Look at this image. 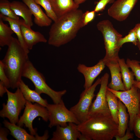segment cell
Wrapping results in <instances>:
<instances>
[{
  "label": "cell",
  "instance_id": "cell-1",
  "mask_svg": "<svg viewBox=\"0 0 140 140\" xmlns=\"http://www.w3.org/2000/svg\"><path fill=\"white\" fill-rule=\"evenodd\" d=\"M83 13L81 10L78 9L58 18L50 29L48 44L59 47L74 39L79 30L83 27Z\"/></svg>",
  "mask_w": 140,
  "mask_h": 140
},
{
  "label": "cell",
  "instance_id": "cell-2",
  "mask_svg": "<svg viewBox=\"0 0 140 140\" xmlns=\"http://www.w3.org/2000/svg\"><path fill=\"white\" fill-rule=\"evenodd\" d=\"M77 128L89 140H111L117 135L118 124L111 115L99 114L89 116Z\"/></svg>",
  "mask_w": 140,
  "mask_h": 140
},
{
  "label": "cell",
  "instance_id": "cell-3",
  "mask_svg": "<svg viewBox=\"0 0 140 140\" xmlns=\"http://www.w3.org/2000/svg\"><path fill=\"white\" fill-rule=\"evenodd\" d=\"M28 54L18 39L13 37L5 55L2 60L12 89L19 87L24 68L29 60Z\"/></svg>",
  "mask_w": 140,
  "mask_h": 140
},
{
  "label": "cell",
  "instance_id": "cell-4",
  "mask_svg": "<svg viewBox=\"0 0 140 140\" xmlns=\"http://www.w3.org/2000/svg\"><path fill=\"white\" fill-rule=\"evenodd\" d=\"M96 26L103 37L106 51L105 55L103 59L104 62L106 64L110 61H118L120 58L118 52L120 48L118 46V41L122 37V35L115 30L111 23L108 20L99 22Z\"/></svg>",
  "mask_w": 140,
  "mask_h": 140
},
{
  "label": "cell",
  "instance_id": "cell-5",
  "mask_svg": "<svg viewBox=\"0 0 140 140\" xmlns=\"http://www.w3.org/2000/svg\"><path fill=\"white\" fill-rule=\"evenodd\" d=\"M22 77L30 80L33 84L35 90L39 94L44 93L49 96L54 103L60 102L62 97L67 92L64 89L57 91L51 88L46 83L43 75L38 71L29 60L27 61L24 68Z\"/></svg>",
  "mask_w": 140,
  "mask_h": 140
},
{
  "label": "cell",
  "instance_id": "cell-6",
  "mask_svg": "<svg viewBox=\"0 0 140 140\" xmlns=\"http://www.w3.org/2000/svg\"><path fill=\"white\" fill-rule=\"evenodd\" d=\"M7 100L6 104H2L3 108L0 111V116L7 118L10 122L16 124L19 120L21 110L24 108L26 100L19 87L15 93H12L6 88Z\"/></svg>",
  "mask_w": 140,
  "mask_h": 140
},
{
  "label": "cell",
  "instance_id": "cell-7",
  "mask_svg": "<svg viewBox=\"0 0 140 140\" xmlns=\"http://www.w3.org/2000/svg\"><path fill=\"white\" fill-rule=\"evenodd\" d=\"M107 89L116 96L125 106L129 116V129L132 130L134 121L140 114V90L133 85L130 89L124 91L114 90L108 87Z\"/></svg>",
  "mask_w": 140,
  "mask_h": 140
},
{
  "label": "cell",
  "instance_id": "cell-8",
  "mask_svg": "<svg viewBox=\"0 0 140 140\" xmlns=\"http://www.w3.org/2000/svg\"><path fill=\"white\" fill-rule=\"evenodd\" d=\"M46 108L48 113L50 128L58 125L66 127L69 122L77 125L80 123L73 113L67 108L62 99L57 103L48 104Z\"/></svg>",
  "mask_w": 140,
  "mask_h": 140
},
{
  "label": "cell",
  "instance_id": "cell-9",
  "mask_svg": "<svg viewBox=\"0 0 140 140\" xmlns=\"http://www.w3.org/2000/svg\"><path fill=\"white\" fill-rule=\"evenodd\" d=\"M38 117H40L43 120L47 122L48 113L46 108L38 103L33 104L26 100L23 113L19 119L17 125L21 127L25 125L28 128L31 135H36L37 134V129L33 128L32 123L33 120Z\"/></svg>",
  "mask_w": 140,
  "mask_h": 140
},
{
  "label": "cell",
  "instance_id": "cell-10",
  "mask_svg": "<svg viewBox=\"0 0 140 140\" xmlns=\"http://www.w3.org/2000/svg\"><path fill=\"white\" fill-rule=\"evenodd\" d=\"M101 81V79L98 78L90 87L85 89L81 93L78 103L69 109L80 123L88 117L89 112L92 101L96 96L94 92L97 86L100 84Z\"/></svg>",
  "mask_w": 140,
  "mask_h": 140
},
{
  "label": "cell",
  "instance_id": "cell-11",
  "mask_svg": "<svg viewBox=\"0 0 140 140\" xmlns=\"http://www.w3.org/2000/svg\"><path fill=\"white\" fill-rule=\"evenodd\" d=\"M109 74L106 73L101 78L99 90L90 107L88 117L99 114L111 115L107 101L106 94Z\"/></svg>",
  "mask_w": 140,
  "mask_h": 140
},
{
  "label": "cell",
  "instance_id": "cell-12",
  "mask_svg": "<svg viewBox=\"0 0 140 140\" xmlns=\"http://www.w3.org/2000/svg\"><path fill=\"white\" fill-rule=\"evenodd\" d=\"M138 0H117L108 10V15L120 22L126 20Z\"/></svg>",
  "mask_w": 140,
  "mask_h": 140
},
{
  "label": "cell",
  "instance_id": "cell-13",
  "mask_svg": "<svg viewBox=\"0 0 140 140\" xmlns=\"http://www.w3.org/2000/svg\"><path fill=\"white\" fill-rule=\"evenodd\" d=\"M105 66L103 59L92 67H87L83 64H80L78 65L77 69L83 75L85 78L83 87L85 89L89 88L92 85L94 80L104 69Z\"/></svg>",
  "mask_w": 140,
  "mask_h": 140
},
{
  "label": "cell",
  "instance_id": "cell-14",
  "mask_svg": "<svg viewBox=\"0 0 140 140\" xmlns=\"http://www.w3.org/2000/svg\"><path fill=\"white\" fill-rule=\"evenodd\" d=\"M3 123L10 131L11 135L17 140H46L49 137L48 131L47 130L42 136H39L37 134L33 135L29 134L22 127L6 120H4Z\"/></svg>",
  "mask_w": 140,
  "mask_h": 140
},
{
  "label": "cell",
  "instance_id": "cell-15",
  "mask_svg": "<svg viewBox=\"0 0 140 140\" xmlns=\"http://www.w3.org/2000/svg\"><path fill=\"white\" fill-rule=\"evenodd\" d=\"M81 134L78 130L77 124L69 122L66 127L58 125L52 134L51 140H77Z\"/></svg>",
  "mask_w": 140,
  "mask_h": 140
},
{
  "label": "cell",
  "instance_id": "cell-16",
  "mask_svg": "<svg viewBox=\"0 0 140 140\" xmlns=\"http://www.w3.org/2000/svg\"><path fill=\"white\" fill-rule=\"evenodd\" d=\"M20 28L25 44L30 50L33 46L39 43H46L47 40L44 36L38 31L32 30L23 19H19Z\"/></svg>",
  "mask_w": 140,
  "mask_h": 140
},
{
  "label": "cell",
  "instance_id": "cell-17",
  "mask_svg": "<svg viewBox=\"0 0 140 140\" xmlns=\"http://www.w3.org/2000/svg\"><path fill=\"white\" fill-rule=\"evenodd\" d=\"M106 65L109 69L111 76V81L108 87L116 91L126 90L122 81L121 68L118 61H109L106 63Z\"/></svg>",
  "mask_w": 140,
  "mask_h": 140
},
{
  "label": "cell",
  "instance_id": "cell-18",
  "mask_svg": "<svg viewBox=\"0 0 140 140\" xmlns=\"http://www.w3.org/2000/svg\"><path fill=\"white\" fill-rule=\"evenodd\" d=\"M29 7L34 17V23L39 26H48L51 25L52 20L43 11L39 5L34 0H22Z\"/></svg>",
  "mask_w": 140,
  "mask_h": 140
},
{
  "label": "cell",
  "instance_id": "cell-19",
  "mask_svg": "<svg viewBox=\"0 0 140 140\" xmlns=\"http://www.w3.org/2000/svg\"><path fill=\"white\" fill-rule=\"evenodd\" d=\"M53 10L58 18L78 9L79 5L74 0H50Z\"/></svg>",
  "mask_w": 140,
  "mask_h": 140
},
{
  "label": "cell",
  "instance_id": "cell-20",
  "mask_svg": "<svg viewBox=\"0 0 140 140\" xmlns=\"http://www.w3.org/2000/svg\"><path fill=\"white\" fill-rule=\"evenodd\" d=\"M11 8L18 16L22 18L26 24L31 27L33 24L32 14L28 6L23 2L13 1L11 2Z\"/></svg>",
  "mask_w": 140,
  "mask_h": 140
},
{
  "label": "cell",
  "instance_id": "cell-21",
  "mask_svg": "<svg viewBox=\"0 0 140 140\" xmlns=\"http://www.w3.org/2000/svg\"><path fill=\"white\" fill-rule=\"evenodd\" d=\"M18 87L26 100L32 103L36 102L46 107L48 104L46 99L42 98L35 90L30 89L22 80L19 83Z\"/></svg>",
  "mask_w": 140,
  "mask_h": 140
},
{
  "label": "cell",
  "instance_id": "cell-22",
  "mask_svg": "<svg viewBox=\"0 0 140 140\" xmlns=\"http://www.w3.org/2000/svg\"><path fill=\"white\" fill-rule=\"evenodd\" d=\"M118 117V124L117 135L121 137L125 134V131L128 128L129 116V113L127 111L125 106L119 99Z\"/></svg>",
  "mask_w": 140,
  "mask_h": 140
},
{
  "label": "cell",
  "instance_id": "cell-23",
  "mask_svg": "<svg viewBox=\"0 0 140 140\" xmlns=\"http://www.w3.org/2000/svg\"><path fill=\"white\" fill-rule=\"evenodd\" d=\"M0 18L3 20L8 22L10 26L16 35L21 45L26 52L29 54V50L27 48L24 40L22 33L19 19H13L0 13Z\"/></svg>",
  "mask_w": 140,
  "mask_h": 140
},
{
  "label": "cell",
  "instance_id": "cell-24",
  "mask_svg": "<svg viewBox=\"0 0 140 140\" xmlns=\"http://www.w3.org/2000/svg\"><path fill=\"white\" fill-rule=\"evenodd\" d=\"M121 74L122 78L126 90L130 89L133 86L134 81V75L130 71L129 67L124 59L119 58L118 60Z\"/></svg>",
  "mask_w": 140,
  "mask_h": 140
},
{
  "label": "cell",
  "instance_id": "cell-25",
  "mask_svg": "<svg viewBox=\"0 0 140 140\" xmlns=\"http://www.w3.org/2000/svg\"><path fill=\"white\" fill-rule=\"evenodd\" d=\"M14 33L10 26L5 24L0 18V46L3 47L8 46L12 38V34Z\"/></svg>",
  "mask_w": 140,
  "mask_h": 140
},
{
  "label": "cell",
  "instance_id": "cell-26",
  "mask_svg": "<svg viewBox=\"0 0 140 140\" xmlns=\"http://www.w3.org/2000/svg\"><path fill=\"white\" fill-rule=\"evenodd\" d=\"M106 97L111 115L115 122L118 124V99L111 92L107 89L106 92Z\"/></svg>",
  "mask_w": 140,
  "mask_h": 140
},
{
  "label": "cell",
  "instance_id": "cell-27",
  "mask_svg": "<svg viewBox=\"0 0 140 140\" xmlns=\"http://www.w3.org/2000/svg\"><path fill=\"white\" fill-rule=\"evenodd\" d=\"M11 2L8 0H0L1 13L6 16L16 19H19L11 8Z\"/></svg>",
  "mask_w": 140,
  "mask_h": 140
},
{
  "label": "cell",
  "instance_id": "cell-28",
  "mask_svg": "<svg viewBox=\"0 0 140 140\" xmlns=\"http://www.w3.org/2000/svg\"><path fill=\"white\" fill-rule=\"evenodd\" d=\"M37 4L41 6L45 10L47 16L53 21H56L58 18L54 13L50 0H34Z\"/></svg>",
  "mask_w": 140,
  "mask_h": 140
},
{
  "label": "cell",
  "instance_id": "cell-29",
  "mask_svg": "<svg viewBox=\"0 0 140 140\" xmlns=\"http://www.w3.org/2000/svg\"><path fill=\"white\" fill-rule=\"evenodd\" d=\"M128 42H131L135 46H137L138 44V40L134 27L130 31L127 35L124 37H121L119 39L118 46L121 48L123 44Z\"/></svg>",
  "mask_w": 140,
  "mask_h": 140
},
{
  "label": "cell",
  "instance_id": "cell-30",
  "mask_svg": "<svg viewBox=\"0 0 140 140\" xmlns=\"http://www.w3.org/2000/svg\"><path fill=\"white\" fill-rule=\"evenodd\" d=\"M140 61L129 59H127L126 63L130 68L135 76L136 81H140Z\"/></svg>",
  "mask_w": 140,
  "mask_h": 140
},
{
  "label": "cell",
  "instance_id": "cell-31",
  "mask_svg": "<svg viewBox=\"0 0 140 140\" xmlns=\"http://www.w3.org/2000/svg\"><path fill=\"white\" fill-rule=\"evenodd\" d=\"M0 82L7 89L10 87L9 80L5 72L2 60L0 61Z\"/></svg>",
  "mask_w": 140,
  "mask_h": 140
},
{
  "label": "cell",
  "instance_id": "cell-32",
  "mask_svg": "<svg viewBox=\"0 0 140 140\" xmlns=\"http://www.w3.org/2000/svg\"><path fill=\"white\" fill-rule=\"evenodd\" d=\"M96 13L93 10L92 11H87L83 13L82 17V23L83 27L87 25L94 19Z\"/></svg>",
  "mask_w": 140,
  "mask_h": 140
},
{
  "label": "cell",
  "instance_id": "cell-33",
  "mask_svg": "<svg viewBox=\"0 0 140 140\" xmlns=\"http://www.w3.org/2000/svg\"><path fill=\"white\" fill-rule=\"evenodd\" d=\"M115 1V0H99L97 2L94 10L96 12L102 11L108 4L113 3Z\"/></svg>",
  "mask_w": 140,
  "mask_h": 140
},
{
  "label": "cell",
  "instance_id": "cell-34",
  "mask_svg": "<svg viewBox=\"0 0 140 140\" xmlns=\"http://www.w3.org/2000/svg\"><path fill=\"white\" fill-rule=\"evenodd\" d=\"M132 130L136 136L140 138V114L136 116L134 121Z\"/></svg>",
  "mask_w": 140,
  "mask_h": 140
},
{
  "label": "cell",
  "instance_id": "cell-35",
  "mask_svg": "<svg viewBox=\"0 0 140 140\" xmlns=\"http://www.w3.org/2000/svg\"><path fill=\"white\" fill-rule=\"evenodd\" d=\"M116 140H127L133 138V135L130 132L129 128H127L126 133L123 136L120 137L118 135H116L115 137Z\"/></svg>",
  "mask_w": 140,
  "mask_h": 140
},
{
  "label": "cell",
  "instance_id": "cell-36",
  "mask_svg": "<svg viewBox=\"0 0 140 140\" xmlns=\"http://www.w3.org/2000/svg\"><path fill=\"white\" fill-rule=\"evenodd\" d=\"M10 131L7 128L1 127L0 129V140H8L7 136L9 134Z\"/></svg>",
  "mask_w": 140,
  "mask_h": 140
},
{
  "label": "cell",
  "instance_id": "cell-37",
  "mask_svg": "<svg viewBox=\"0 0 140 140\" xmlns=\"http://www.w3.org/2000/svg\"><path fill=\"white\" fill-rule=\"evenodd\" d=\"M136 30L137 37L138 40L137 45L139 50H140V23L136 25L134 27Z\"/></svg>",
  "mask_w": 140,
  "mask_h": 140
},
{
  "label": "cell",
  "instance_id": "cell-38",
  "mask_svg": "<svg viewBox=\"0 0 140 140\" xmlns=\"http://www.w3.org/2000/svg\"><path fill=\"white\" fill-rule=\"evenodd\" d=\"M6 88L1 82H0V96L2 97L4 94L6 93Z\"/></svg>",
  "mask_w": 140,
  "mask_h": 140
},
{
  "label": "cell",
  "instance_id": "cell-39",
  "mask_svg": "<svg viewBox=\"0 0 140 140\" xmlns=\"http://www.w3.org/2000/svg\"><path fill=\"white\" fill-rule=\"evenodd\" d=\"M133 85L138 88L140 90V81L134 80Z\"/></svg>",
  "mask_w": 140,
  "mask_h": 140
},
{
  "label": "cell",
  "instance_id": "cell-40",
  "mask_svg": "<svg viewBox=\"0 0 140 140\" xmlns=\"http://www.w3.org/2000/svg\"><path fill=\"white\" fill-rule=\"evenodd\" d=\"M87 0H74L75 2L78 5H79Z\"/></svg>",
  "mask_w": 140,
  "mask_h": 140
},
{
  "label": "cell",
  "instance_id": "cell-41",
  "mask_svg": "<svg viewBox=\"0 0 140 140\" xmlns=\"http://www.w3.org/2000/svg\"><path fill=\"white\" fill-rule=\"evenodd\" d=\"M139 111H140V103L139 106Z\"/></svg>",
  "mask_w": 140,
  "mask_h": 140
}]
</instances>
